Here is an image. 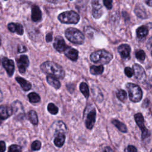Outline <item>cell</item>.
Here are the masks:
<instances>
[{
    "instance_id": "2e32d148",
    "label": "cell",
    "mask_w": 152,
    "mask_h": 152,
    "mask_svg": "<svg viewBox=\"0 0 152 152\" xmlns=\"http://www.w3.org/2000/svg\"><path fill=\"white\" fill-rule=\"evenodd\" d=\"M118 51L122 58L126 59L129 56L131 48L128 45L122 44L118 47Z\"/></svg>"
},
{
    "instance_id": "d590c367",
    "label": "cell",
    "mask_w": 152,
    "mask_h": 152,
    "mask_svg": "<svg viewBox=\"0 0 152 152\" xmlns=\"http://www.w3.org/2000/svg\"><path fill=\"white\" fill-rule=\"evenodd\" d=\"M112 0H103V4L109 10L112 8Z\"/></svg>"
},
{
    "instance_id": "30bf717a",
    "label": "cell",
    "mask_w": 152,
    "mask_h": 152,
    "mask_svg": "<svg viewBox=\"0 0 152 152\" xmlns=\"http://www.w3.org/2000/svg\"><path fill=\"white\" fill-rule=\"evenodd\" d=\"M133 70H134V74L135 78L140 83H144L146 81L147 77L143 68L141 65L137 64H135L133 65Z\"/></svg>"
},
{
    "instance_id": "d6986e66",
    "label": "cell",
    "mask_w": 152,
    "mask_h": 152,
    "mask_svg": "<svg viewBox=\"0 0 152 152\" xmlns=\"http://www.w3.org/2000/svg\"><path fill=\"white\" fill-rule=\"evenodd\" d=\"M31 19L34 22L39 21L42 19V12L36 5H33L31 7Z\"/></svg>"
},
{
    "instance_id": "ee69618b",
    "label": "cell",
    "mask_w": 152,
    "mask_h": 152,
    "mask_svg": "<svg viewBox=\"0 0 152 152\" xmlns=\"http://www.w3.org/2000/svg\"><path fill=\"white\" fill-rule=\"evenodd\" d=\"M2 93L0 90V102L2 100Z\"/></svg>"
},
{
    "instance_id": "4dcf8cb0",
    "label": "cell",
    "mask_w": 152,
    "mask_h": 152,
    "mask_svg": "<svg viewBox=\"0 0 152 152\" xmlns=\"http://www.w3.org/2000/svg\"><path fill=\"white\" fill-rule=\"evenodd\" d=\"M48 110L52 115H56L58 112V108L52 103H49L48 105Z\"/></svg>"
},
{
    "instance_id": "ba28073f",
    "label": "cell",
    "mask_w": 152,
    "mask_h": 152,
    "mask_svg": "<svg viewBox=\"0 0 152 152\" xmlns=\"http://www.w3.org/2000/svg\"><path fill=\"white\" fill-rule=\"evenodd\" d=\"M135 121L141 130V138L142 140L145 139V138L149 137L150 135V132L148 131V130L145 128L144 125V121L142 115L141 113H136L134 115Z\"/></svg>"
},
{
    "instance_id": "44dd1931",
    "label": "cell",
    "mask_w": 152,
    "mask_h": 152,
    "mask_svg": "<svg viewBox=\"0 0 152 152\" xmlns=\"http://www.w3.org/2000/svg\"><path fill=\"white\" fill-rule=\"evenodd\" d=\"M15 80L24 91H28L29 90L31 89V84H30V83L26 80L23 78L20 77H17L15 78Z\"/></svg>"
},
{
    "instance_id": "836d02e7",
    "label": "cell",
    "mask_w": 152,
    "mask_h": 152,
    "mask_svg": "<svg viewBox=\"0 0 152 152\" xmlns=\"http://www.w3.org/2000/svg\"><path fill=\"white\" fill-rule=\"evenodd\" d=\"M8 152H22V150L20 146L13 144L9 147Z\"/></svg>"
},
{
    "instance_id": "6da1fadb",
    "label": "cell",
    "mask_w": 152,
    "mask_h": 152,
    "mask_svg": "<svg viewBox=\"0 0 152 152\" xmlns=\"http://www.w3.org/2000/svg\"><path fill=\"white\" fill-rule=\"evenodd\" d=\"M41 70L48 75H52L56 78L63 79L65 77V71L59 64L52 62L46 61L40 65Z\"/></svg>"
},
{
    "instance_id": "9c48e42d",
    "label": "cell",
    "mask_w": 152,
    "mask_h": 152,
    "mask_svg": "<svg viewBox=\"0 0 152 152\" xmlns=\"http://www.w3.org/2000/svg\"><path fill=\"white\" fill-rule=\"evenodd\" d=\"M92 14L94 18L97 19L100 18L103 13V0H92Z\"/></svg>"
},
{
    "instance_id": "bcb514c9",
    "label": "cell",
    "mask_w": 152,
    "mask_h": 152,
    "mask_svg": "<svg viewBox=\"0 0 152 152\" xmlns=\"http://www.w3.org/2000/svg\"><path fill=\"white\" fill-rule=\"evenodd\" d=\"M0 65H1V59H0Z\"/></svg>"
},
{
    "instance_id": "f35d334b",
    "label": "cell",
    "mask_w": 152,
    "mask_h": 152,
    "mask_svg": "<svg viewBox=\"0 0 152 152\" xmlns=\"http://www.w3.org/2000/svg\"><path fill=\"white\" fill-rule=\"evenodd\" d=\"M6 149L5 144L4 141H0V152H4Z\"/></svg>"
},
{
    "instance_id": "ffe728a7",
    "label": "cell",
    "mask_w": 152,
    "mask_h": 152,
    "mask_svg": "<svg viewBox=\"0 0 152 152\" xmlns=\"http://www.w3.org/2000/svg\"><path fill=\"white\" fill-rule=\"evenodd\" d=\"M65 133L59 132L55 137L53 140V142L55 145L58 147H61L65 141Z\"/></svg>"
},
{
    "instance_id": "7bdbcfd3",
    "label": "cell",
    "mask_w": 152,
    "mask_h": 152,
    "mask_svg": "<svg viewBox=\"0 0 152 152\" xmlns=\"http://www.w3.org/2000/svg\"><path fill=\"white\" fill-rule=\"evenodd\" d=\"M49 2H53V3H56V2H58V1L59 0H47Z\"/></svg>"
},
{
    "instance_id": "5bb4252c",
    "label": "cell",
    "mask_w": 152,
    "mask_h": 152,
    "mask_svg": "<svg viewBox=\"0 0 152 152\" xmlns=\"http://www.w3.org/2000/svg\"><path fill=\"white\" fill-rule=\"evenodd\" d=\"M11 107L15 116L18 118H23L24 115V110L23 105L20 102L15 101L13 103Z\"/></svg>"
},
{
    "instance_id": "ab89813d",
    "label": "cell",
    "mask_w": 152,
    "mask_h": 152,
    "mask_svg": "<svg viewBox=\"0 0 152 152\" xmlns=\"http://www.w3.org/2000/svg\"><path fill=\"white\" fill-rule=\"evenodd\" d=\"M52 40V34L51 33H48V34L46 35V42H51Z\"/></svg>"
},
{
    "instance_id": "f6af8a7d",
    "label": "cell",
    "mask_w": 152,
    "mask_h": 152,
    "mask_svg": "<svg viewBox=\"0 0 152 152\" xmlns=\"http://www.w3.org/2000/svg\"><path fill=\"white\" fill-rule=\"evenodd\" d=\"M1 39H0V45H1Z\"/></svg>"
},
{
    "instance_id": "7dc6e473",
    "label": "cell",
    "mask_w": 152,
    "mask_h": 152,
    "mask_svg": "<svg viewBox=\"0 0 152 152\" xmlns=\"http://www.w3.org/2000/svg\"><path fill=\"white\" fill-rule=\"evenodd\" d=\"M150 152H151V151H150Z\"/></svg>"
},
{
    "instance_id": "1f68e13d",
    "label": "cell",
    "mask_w": 152,
    "mask_h": 152,
    "mask_svg": "<svg viewBox=\"0 0 152 152\" xmlns=\"http://www.w3.org/2000/svg\"><path fill=\"white\" fill-rule=\"evenodd\" d=\"M135 57L140 62H142L144 61V59H145V52L142 50H139L136 52V53H135Z\"/></svg>"
},
{
    "instance_id": "74e56055",
    "label": "cell",
    "mask_w": 152,
    "mask_h": 152,
    "mask_svg": "<svg viewBox=\"0 0 152 152\" xmlns=\"http://www.w3.org/2000/svg\"><path fill=\"white\" fill-rule=\"evenodd\" d=\"M27 50L26 48L23 45H19L18 46V52L20 53H22V52H24Z\"/></svg>"
},
{
    "instance_id": "e575fe53",
    "label": "cell",
    "mask_w": 152,
    "mask_h": 152,
    "mask_svg": "<svg viewBox=\"0 0 152 152\" xmlns=\"http://www.w3.org/2000/svg\"><path fill=\"white\" fill-rule=\"evenodd\" d=\"M125 74L128 77H131L134 75V70L130 67H126L124 69Z\"/></svg>"
},
{
    "instance_id": "7c38bea8",
    "label": "cell",
    "mask_w": 152,
    "mask_h": 152,
    "mask_svg": "<svg viewBox=\"0 0 152 152\" xmlns=\"http://www.w3.org/2000/svg\"><path fill=\"white\" fill-rule=\"evenodd\" d=\"M2 63L8 75L12 76L14 71V64L13 61L4 57L2 60Z\"/></svg>"
},
{
    "instance_id": "d4e9b609",
    "label": "cell",
    "mask_w": 152,
    "mask_h": 152,
    "mask_svg": "<svg viewBox=\"0 0 152 152\" xmlns=\"http://www.w3.org/2000/svg\"><path fill=\"white\" fill-rule=\"evenodd\" d=\"M27 119L30 121V122L34 125H37L38 124V117L36 112L34 110H30L27 113Z\"/></svg>"
},
{
    "instance_id": "3957f363",
    "label": "cell",
    "mask_w": 152,
    "mask_h": 152,
    "mask_svg": "<svg viewBox=\"0 0 152 152\" xmlns=\"http://www.w3.org/2000/svg\"><path fill=\"white\" fill-rule=\"evenodd\" d=\"M65 35L69 41L75 44L81 45L84 42V34L77 28L72 27L67 28L65 31Z\"/></svg>"
},
{
    "instance_id": "7a4b0ae2",
    "label": "cell",
    "mask_w": 152,
    "mask_h": 152,
    "mask_svg": "<svg viewBox=\"0 0 152 152\" xmlns=\"http://www.w3.org/2000/svg\"><path fill=\"white\" fill-rule=\"evenodd\" d=\"M90 58L91 61L95 64H107L112 59L113 56L110 52L105 50H99L93 52Z\"/></svg>"
},
{
    "instance_id": "4fadbf2b",
    "label": "cell",
    "mask_w": 152,
    "mask_h": 152,
    "mask_svg": "<svg viewBox=\"0 0 152 152\" xmlns=\"http://www.w3.org/2000/svg\"><path fill=\"white\" fill-rule=\"evenodd\" d=\"M53 46L55 49L59 52H64L67 47L64 39L59 36H58L55 37L53 43Z\"/></svg>"
},
{
    "instance_id": "277c9868",
    "label": "cell",
    "mask_w": 152,
    "mask_h": 152,
    "mask_svg": "<svg viewBox=\"0 0 152 152\" xmlns=\"http://www.w3.org/2000/svg\"><path fill=\"white\" fill-rule=\"evenodd\" d=\"M96 109L91 104L87 106L84 112V121L86 126L88 129L93 128L96 121Z\"/></svg>"
},
{
    "instance_id": "c3c4849f",
    "label": "cell",
    "mask_w": 152,
    "mask_h": 152,
    "mask_svg": "<svg viewBox=\"0 0 152 152\" xmlns=\"http://www.w3.org/2000/svg\"><path fill=\"white\" fill-rule=\"evenodd\" d=\"M5 1H7V0H5Z\"/></svg>"
},
{
    "instance_id": "e0dca14e",
    "label": "cell",
    "mask_w": 152,
    "mask_h": 152,
    "mask_svg": "<svg viewBox=\"0 0 152 152\" xmlns=\"http://www.w3.org/2000/svg\"><path fill=\"white\" fill-rule=\"evenodd\" d=\"M64 52L65 53V56L68 58L73 61H77L78 58V52L76 49L72 48L71 47H66Z\"/></svg>"
},
{
    "instance_id": "484cf974",
    "label": "cell",
    "mask_w": 152,
    "mask_h": 152,
    "mask_svg": "<svg viewBox=\"0 0 152 152\" xmlns=\"http://www.w3.org/2000/svg\"><path fill=\"white\" fill-rule=\"evenodd\" d=\"M112 124L113 125H114L120 131H121L122 132H126L128 131L126 125L119 121H118L116 119L112 120Z\"/></svg>"
},
{
    "instance_id": "b9f144b4",
    "label": "cell",
    "mask_w": 152,
    "mask_h": 152,
    "mask_svg": "<svg viewBox=\"0 0 152 152\" xmlns=\"http://www.w3.org/2000/svg\"><path fill=\"white\" fill-rule=\"evenodd\" d=\"M145 2H146V4L149 5L150 7L151 6V0H145Z\"/></svg>"
},
{
    "instance_id": "8d00e7d4",
    "label": "cell",
    "mask_w": 152,
    "mask_h": 152,
    "mask_svg": "<svg viewBox=\"0 0 152 152\" xmlns=\"http://www.w3.org/2000/svg\"><path fill=\"white\" fill-rule=\"evenodd\" d=\"M125 152H137V150L134 146L129 145L126 148Z\"/></svg>"
},
{
    "instance_id": "cb8c5ba5",
    "label": "cell",
    "mask_w": 152,
    "mask_h": 152,
    "mask_svg": "<svg viewBox=\"0 0 152 152\" xmlns=\"http://www.w3.org/2000/svg\"><path fill=\"white\" fill-rule=\"evenodd\" d=\"M148 28L145 26H142L138 27L137 30V36L139 39H142L145 38L148 34Z\"/></svg>"
},
{
    "instance_id": "603a6c76",
    "label": "cell",
    "mask_w": 152,
    "mask_h": 152,
    "mask_svg": "<svg viewBox=\"0 0 152 152\" xmlns=\"http://www.w3.org/2000/svg\"><path fill=\"white\" fill-rule=\"evenodd\" d=\"M134 12L136 14L137 16L140 18L144 19L147 17V15L146 11L145 10V8L139 4L137 5V6L135 8Z\"/></svg>"
},
{
    "instance_id": "f546056e",
    "label": "cell",
    "mask_w": 152,
    "mask_h": 152,
    "mask_svg": "<svg viewBox=\"0 0 152 152\" xmlns=\"http://www.w3.org/2000/svg\"><path fill=\"white\" fill-rule=\"evenodd\" d=\"M116 96L118 99L122 102H125L127 99V94L124 90H118L116 92Z\"/></svg>"
},
{
    "instance_id": "8992f818",
    "label": "cell",
    "mask_w": 152,
    "mask_h": 152,
    "mask_svg": "<svg viewBox=\"0 0 152 152\" xmlns=\"http://www.w3.org/2000/svg\"><path fill=\"white\" fill-rule=\"evenodd\" d=\"M58 18L61 23L66 24H77L80 20V15L74 11L62 12Z\"/></svg>"
},
{
    "instance_id": "52a82bcc",
    "label": "cell",
    "mask_w": 152,
    "mask_h": 152,
    "mask_svg": "<svg viewBox=\"0 0 152 152\" xmlns=\"http://www.w3.org/2000/svg\"><path fill=\"white\" fill-rule=\"evenodd\" d=\"M66 126L63 122L61 121H56L51 125L49 130V135H50L51 137L54 138V137L59 132L66 133Z\"/></svg>"
},
{
    "instance_id": "f1b7e54d",
    "label": "cell",
    "mask_w": 152,
    "mask_h": 152,
    "mask_svg": "<svg viewBox=\"0 0 152 152\" xmlns=\"http://www.w3.org/2000/svg\"><path fill=\"white\" fill-rule=\"evenodd\" d=\"M28 98L31 103H38L40 100V96L35 92H31L28 94Z\"/></svg>"
},
{
    "instance_id": "d6a6232c",
    "label": "cell",
    "mask_w": 152,
    "mask_h": 152,
    "mask_svg": "<svg viewBox=\"0 0 152 152\" xmlns=\"http://www.w3.org/2000/svg\"><path fill=\"white\" fill-rule=\"evenodd\" d=\"M31 150L33 151H37L40 150L41 148V142L38 140H36L33 141L31 144Z\"/></svg>"
},
{
    "instance_id": "83f0119b",
    "label": "cell",
    "mask_w": 152,
    "mask_h": 152,
    "mask_svg": "<svg viewBox=\"0 0 152 152\" xmlns=\"http://www.w3.org/2000/svg\"><path fill=\"white\" fill-rule=\"evenodd\" d=\"M80 90L83 93V94L84 96L85 97L87 98L89 96V89L88 85L84 83L83 82L80 84Z\"/></svg>"
},
{
    "instance_id": "4316f807",
    "label": "cell",
    "mask_w": 152,
    "mask_h": 152,
    "mask_svg": "<svg viewBox=\"0 0 152 152\" xmlns=\"http://www.w3.org/2000/svg\"><path fill=\"white\" fill-rule=\"evenodd\" d=\"M104 70V68L102 65L99 66L93 65L90 68V71L91 74L93 75H100L101 74Z\"/></svg>"
},
{
    "instance_id": "60d3db41",
    "label": "cell",
    "mask_w": 152,
    "mask_h": 152,
    "mask_svg": "<svg viewBox=\"0 0 152 152\" xmlns=\"http://www.w3.org/2000/svg\"><path fill=\"white\" fill-rule=\"evenodd\" d=\"M103 152H115L110 147H106L103 150Z\"/></svg>"
},
{
    "instance_id": "ac0fdd59",
    "label": "cell",
    "mask_w": 152,
    "mask_h": 152,
    "mask_svg": "<svg viewBox=\"0 0 152 152\" xmlns=\"http://www.w3.org/2000/svg\"><path fill=\"white\" fill-rule=\"evenodd\" d=\"M8 28L10 31L12 33H17L20 35L23 34L24 31L22 25L18 23H10L8 24Z\"/></svg>"
},
{
    "instance_id": "9a60e30c",
    "label": "cell",
    "mask_w": 152,
    "mask_h": 152,
    "mask_svg": "<svg viewBox=\"0 0 152 152\" xmlns=\"http://www.w3.org/2000/svg\"><path fill=\"white\" fill-rule=\"evenodd\" d=\"M11 107L7 105L0 106V119H5L10 117L12 113Z\"/></svg>"
},
{
    "instance_id": "5b68a950",
    "label": "cell",
    "mask_w": 152,
    "mask_h": 152,
    "mask_svg": "<svg viewBox=\"0 0 152 152\" xmlns=\"http://www.w3.org/2000/svg\"><path fill=\"white\" fill-rule=\"evenodd\" d=\"M126 88L128 91L129 99L133 102H140L142 96V92L141 88L133 83H127Z\"/></svg>"
},
{
    "instance_id": "7402d4cb",
    "label": "cell",
    "mask_w": 152,
    "mask_h": 152,
    "mask_svg": "<svg viewBox=\"0 0 152 152\" xmlns=\"http://www.w3.org/2000/svg\"><path fill=\"white\" fill-rule=\"evenodd\" d=\"M47 82L49 85L53 87L56 89H58L61 87V83L59 80L55 77L50 75H48L46 77Z\"/></svg>"
},
{
    "instance_id": "8fae6325",
    "label": "cell",
    "mask_w": 152,
    "mask_h": 152,
    "mask_svg": "<svg viewBox=\"0 0 152 152\" xmlns=\"http://www.w3.org/2000/svg\"><path fill=\"white\" fill-rule=\"evenodd\" d=\"M17 64L20 73H24L29 65V60L26 55H21L17 59Z\"/></svg>"
}]
</instances>
